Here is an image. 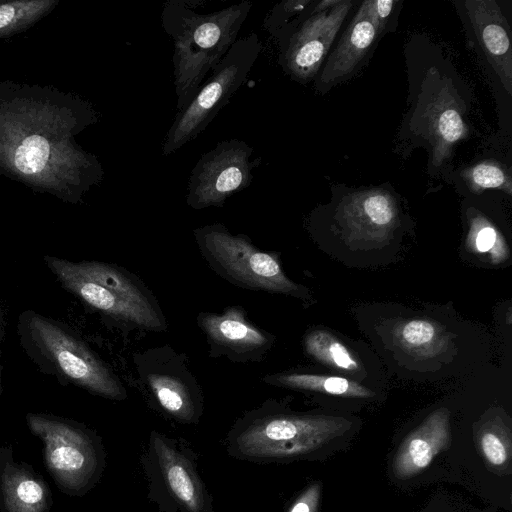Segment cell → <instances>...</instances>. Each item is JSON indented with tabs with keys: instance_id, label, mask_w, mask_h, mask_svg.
Wrapping results in <instances>:
<instances>
[{
	"instance_id": "1",
	"label": "cell",
	"mask_w": 512,
	"mask_h": 512,
	"mask_svg": "<svg viewBox=\"0 0 512 512\" xmlns=\"http://www.w3.org/2000/svg\"><path fill=\"white\" fill-rule=\"evenodd\" d=\"M97 121L92 104L77 94L0 80V176L81 203L104 177L98 157L77 140Z\"/></svg>"
},
{
	"instance_id": "2",
	"label": "cell",
	"mask_w": 512,
	"mask_h": 512,
	"mask_svg": "<svg viewBox=\"0 0 512 512\" xmlns=\"http://www.w3.org/2000/svg\"><path fill=\"white\" fill-rule=\"evenodd\" d=\"M199 0H169L163 5L164 31L173 41L172 56L177 109L194 97L205 77L237 40L252 2L243 0L223 9L199 13Z\"/></svg>"
},
{
	"instance_id": "3",
	"label": "cell",
	"mask_w": 512,
	"mask_h": 512,
	"mask_svg": "<svg viewBox=\"0 0 512 512\" xmlns=\"http://www.w3.org/2000/svg\"><path fill=\"white\" fill-rule=\"evenodd\" d=\"M350 426L342 417L291 414L263 408L234 424L227 434L225 449L230 457L241 461L287 462L313 456Z\"/></svg>"
},
{
	"instance_id": "4",
	"label": "cell",
	"mask_w": 512,
	"mask_h": 512,
	"mask_svg": "<svg viewBox=\"0 0 512 512\" xmlns=\"http://www.w3.org/2000/svg\"><path fill=\"white\" fill-rule=\"evenodd\" d=\"M17 331L24 352L41 372L62 385L108 399L125 398L115 375L67 325L26 310L19 315Z\"/></svg>"
},
{
	"instance_id": "5",
	"label": "cell",
	"mask_w": 512,
	"mask_h": 512,
	"mask_svg": "<svg viewBox=\"0 0 512 512\" xmlns=\"http://www.w3.org/2000/svg\"><path fill=\"white\" fill-rule=\"evenodd\" d=\"M26 423L43 443L44 465L60 491L82 497L101 480L106 452L101 437L75 420L27 413Z\"/></svg>"
},
{
	"instance_id": "6",
	"label": "cell",
	"mask_w": 512,
	"mask_h": 512,
	"mask_svg": "<svg viewBox=\"0 0 512 512\" xmlns=\"http://www.w3.org/2000/svg\"><path fill=\"white\" fill-rule=\"evenodd\" d=\"M44 262L61 286L88 306L146 329L162 328L147 295L122 269L99 261L72 262L49 255Z\"/></svg>"
},
{
	"instance_id": "7",
	"label": "cell",
	"mask_w": 512,
	"mask_h": 512,
	"mask_svg": "<svg viewBox=\"0 0 512 512\" xmlns=\"http://www.w3.org/2000/svg\"><path fill=\"white\" fill-rule=\"evenodd\" d=\"M141 466L148 482L147 498L159 512H214L197 455L182 439L152 431Z\"/></svg>"
},
{
	"instance_id": "8",
	"label": "cell",
	"mask_w": 512,
	"mask_h": 512,
	"mask_svg": "<svg viewBox=\"0 0 512 512\" xmlns=\"http://www.w3.org/2000/svg\"><path fill=\"white\" fill-rule=\"evenodd\" d=\"M261 50L262 42L256 33L234 42L191 101L178 110L162 142L164 156L175 153L207 128L246 82Z\"/></svg>"
},
{
	"instance_id": "9",
	"label": "cell",
	"mask_w": 512,
	"mask_h": 512,
	"mask_svg": "<svg viewBox=\"0 0 512 512\" xmlns=\"http://www.w3.org/2000/svg\"><path fill=\"white\" fill-rule=\"evenodd\" d=\"M196 234L215 263L236 282L254 289L305 295L284 274L275 255L256 249L242 235H232L220 224L198 229Z\"/></svg>"
},
{
	"instance_id": "10",
	"label": "cell",
	"mask_w": 512,
	"mask_h": 512,
	"mask_svg": "<svg viewBox=\"0 0 512 512\" xmlns=\"http://www.w3.org/2000/svg\"><path fill=\"white\" fill-rule=\"evenodd\" d=\"M253 148L243 140L230 139L198 159L191 171L186 203L193 209L222 207L235 193L247 188L261 158L251 159Z\"/></svg>"
},
{
	"instance_id": "11",
	"label": "cell",
	"mask_w": 512,
	"mask_h": 512,
	"mask_svg": "<svg viewBox=\"0 0 512 512\" xmlns=\"http://www.w3.org/2000/svg\"><path fill=\"white\" fill-rule=\"evenodd\" d=\"M352 7L349 0L314 11L281 42L280 63L297 81L309 80L320 67L328 49Z\"/></svg>"
},
{
	"instance_id": "12",
	"label": "cell",
	"mask_w": 512,
	"mask_h": 512,
	"mask_svg": "<svg viewBox=\"0 0 512 512\" xmlns=\"http://www.w3.org/2000/svg\"><path fill=\"white\" fill-rule=\"evenodd\" d=\"M338 217L348 241L375 245L391 236L398 212L389 193L372 189L349 195L341 203Z\"/></svg>"
},
{
	"instance_id": "13",
	"label": "cell",
	"mask_w": 512,
	"mask_h": 512,
	"mask_svg": "<svg viewBox=\"0 0 512 512\" xmlns=\"http://www.w3.org/2000/svg\"><path fill=\"white\" fill-rule=\"evenodd\" d=\"M52 492L30 464L15 461L11 445L0 447V511L50 512Z\"/></svg>"
},
{
	"instance_id": "14",
	"label": "cell",
	"mask_w": 512,
	"mask_h": 512,
	"mask_svg": "<svg viewBox=\"0 0 512 512\" xmlns=\"http://www.w3.org/2000/svg\"><path fill=\"white\" fill-rule=\"evenodd\" d=\"M451 443L450 413L446 408L433 411L398 448L393 461L397 478L407 479L426 469L436 455Z\"/></svg>"
},
{
	"instance_id": "15",
	"label": "cell",
	"mask_w": 512,
	"mask_h": 512,
	"mask_svg": "<svg viewBox=\"0 0 512 512\" xmlns=\"http://www.w3.org/2000/svg\"><path fill=\"white\" fill-rule=\"evenodd\" d=\"M465 5L488 61L511 94V39L505 18L494 1H466Z\"/></svg>"
},
{
	"instance_id": "16",
	"label": "cell",
	"mask_w": 512,
	"mask_h": 512,
	"mask_svg": "<svg viewBox=\"0 0 512 512\" xmlns=\"http://www.w3.org/2000/svg\"><path fill=\"white\" fill-rule=\"evenodd\" d=\"M377 33L369 0L364 1L330 55L320 77L321 83L333 84L349 75L369 50Z\"/></svg>"
},
{
	"instance_id": "17",
	"label": "cell",
	"mask_w": 512,
	"mask_h": 512,
	"mask_svg": "<svg viewBox=\"0 0 512 512\" xmlns=\"http://www.w3.org/2000/svg\"><path fill=\"white\" fill-rule=\"evenodd\" d=\"M200 324L210 340L237 353L258 350L268 343L266 335L247 322L238 307L228 308L222 314L204 313Z\"/></svg>"
},
{
	"instance_id": "18",
	"label": "cell",
	"mask_w": 512,
	"mask_h": 512,
	"mask_svg": "<svg viewBox=\"0 0 512 512\" xmlns=\"http://www.w3.org/2000/svg\"><path fill=\"white\" fill-rule=\"evenodd\" d=\"M149 386L161 409L182 423H196L201 415V405L180 380L163 374H151Z\"/></svg>"
},
{
	"instance_id": "19",
	"label": "cell",
	"mask_w": 512,
	"mask_h": 512,
	"mask_svg": "<svg viewBox=\"0 0 512 512\" xmlns=\"http://www.w3.org/2000/svg\"><path fill=\"white\" fill-rule=\"evenodd\" d=\"M266 382L275 385L350 398H369L374 393L361 384L339 376L288 373L269 376Z\"/></svg>"
},
{
	"instance_id": "20",
	"label": "cell",
	"mask_w": 512,
	"mask_h": 512,
	"mask_svg": "<svg viewBox=\"0 0 512 512\" xmlns=\"http://www.w3.org/2000/svg\"><path fill=\"white\" fill-rule=\"evenodd\" d=\"M58 4L59 0H0V39L28 30Z\"/></svg>"
},
{
	"instance_id": "21",
	"label": "cell",
	"mask_w": 512,
	"mask_h": 512,
	"mask_svg": "<svg viewBox=\"0 0 512 512\" xmlns=\"http://www.w3.org/2000/svg\"><path fill=\"white\" fill-rule=\"evenodd\" d=\"M304 344L307 353L321 364L349 375L359 373L361 365L358 359L329 332L312 331L306 335Z\"/></svg>"
},
{
	"instance_id": "22",
	"label": "cell",
	"mask_w": 512,
	"mask_h": 512,
	"mask_svg": "<svg viewBox=\"0 0 512 512\" xmlns=\"http://www.w3.org/2000/svg\"><path fill=\"white\" fill-rule=\"evenodd\" d=\"M466 244L470 251L485 256L494 264L501 263L509 257V249L503 236L481 215L470 220Z\"/></svg>"
},
{
	"instance_id": "23",
	"label": "cell",
	"mask_w": 512,
	"mask_h": 512,
	"mask_svg": "<svg viewBox=\"0 0 512 512\" xmlns=\"http://www.w3.org/2000/svg\"><path fill=\"white\" fill-rule=\"evenodd\" d=\"M396 337L408 351L425 356L438 353L443 342L437 327L424 319H411L402 323L397 328Z\"/></svg>"
},
{
	"instance_id": "24",
	"label": "cell",
	"mask_w": 512,
	"mask_h": 512,
	"mask_svg": "<svg viewBox=\"0 0 512 512\" xmlns=\"http://www.w3.org/2000/svg\"><path fill=\"white\" fill-rule=\"evenodd\" d=\"M433 127L437 139L434 162L440 163L447 155L449 146L465 136L466 127L459 112L449 105L438 106Z\"/></svg>"
},
{
	"instance_id": "25",
	"label": "cell",
	"mask_w": 512,
	"mask_h": 512,
	"mask_svg": "<svg viewBox=\"0 0 512 512\" xmlns=\"http://www.w3.org/2000/svg\"><path fill=\"white\" fill-rule=\"evenodd\" d=\"M479 450L490 465L500 468L507 465L511 456L508 432L501 424L485 425L478 433Z\"/></svg>"
},
{
	"instance_id": "26",
	"label": "cell",
	"mask_w": 512,
	"mask_h": 512,
	"mask_svg": "<svg viewBox=\"0 0 512 512\" xmlns=\"http://www.w3.org/2000/svg\"><path fill=\"white\" fill-rule=\"evenodd\" d=\"M464 176L473 191L485 189H502L511 193V181L506 172L494 162H481L469 168Z\"/></svg>"
},
{
	"instance_id": "27",
	"label": "cell",
	"mask_w": 512,
	"mask_h": 512,
	"mask_svg": "<svg viewBox=\"0 0 512 512\" xmlns=\"http://www.w3.org/2000/svg\"><path fill=\"white\" fill-rule=\"evenodd\" d=\"M321 490L319 482L309 485L293 500L286 512H318Z\"/></svg>"
},
{
	"instance_id": "28",
	"label": "cell",
	"mask_w": 512,
	"mask_h": 512,
	"mask_svg": "<svg viewBox=\"0 0 512 512\" xmlns=\"http://www.w3.org/2000/svg\"><path fill=\"white\" fill-rule=\"evenodd\" d=\"M396 2L393 0H369L370 13L378 32H381Z\"/></svg>"
},
{
	"instance_id": "29",
	"label": "cell",
	"mask_w": 512,
	"mask_h": 512,
	"mask_svg": "<svg viewBox=\"0 0 512 512\" xmlns=\"http://www.w3.org/2000/svg\"><path fill=\"white\" fill-rule=\"evenodd\" d=\"M6 327V310L3 303L0 301V393H1V343L5 335Z\"/></svg>"
}]
</instances>
